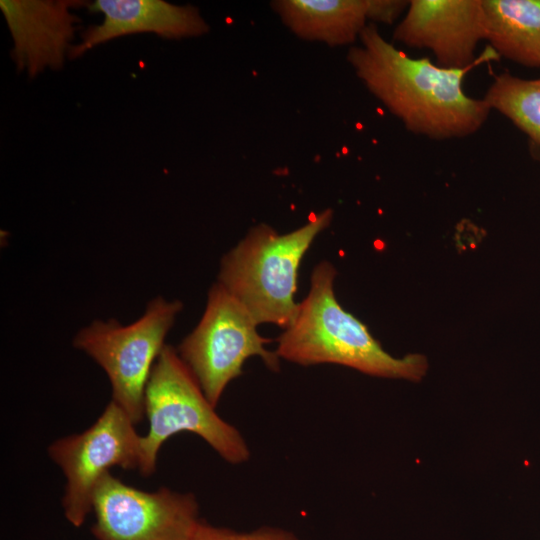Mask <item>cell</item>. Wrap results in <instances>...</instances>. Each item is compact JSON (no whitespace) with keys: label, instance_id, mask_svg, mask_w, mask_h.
<instances>
[{"label":"cell","instance_id":"6da1fadb","mask_svg":"<svg viewBox=\"0 0 540 540\" xmlns=\"http://www.w3.org/2000/svg\"><path fill=\"white\" fill-rule=\"evenodd\" d=\"M359 40L348 50V63L408 131L447 140L472 135L486 122L488 104L463 89L466 74L477 64L452 69L428 58H412L388 42L373 23L367 24Z\"/></svg>","mask_w":540,"mask_h":540},{"label":"cell","instance_id":"7a4b0ae2","mask_svg":"<svg viewBox=\"0 0 540 540\" xmlns=\"http://www.w3.org/2000/svg\"><path fill=\"white\" fill-rule=\"evenodd\" d=\"M336 274L328 261L314 268L308 295L277 339L279 358L302 366L333 363L372 376L420 380L428 367L426 358L388 354L367 327L338 303L333 285Z\"/></svg>","mask_w":540,"mask_h":540},{"label":"cell","instance_id":"3957f363","mask_svg":"<svg viewBox=\"0 0 540 540\" xmlns=\"http://www.w3.org/2000/svg\"><path fill=\"white\" fill-rule=\"evenodd\" d=\"M332 217L331 209L323 210L286 234H279L264 223L251 228L222 258L218 283L246 308L257 324L272 323L286 329L299 306L295 293L301 261Z\"/></svg>","mask_w":540,"mask_h":540},{"label":"cell","instance_id":"277c9868","mask_svg":"<svg viewBox=\"0 0 540 540\" xmlns=\"http://www.w3.org/2000/svg\"><path fill=\"white\" fill-rule=\"evenodd\" d=\"M149 429L141 436L139 473L156 471L160 448L171 436L198 435L231 464L248 460L249 448L240 432L223 420L175 348L165 345L151 371L145 390Z\"/></svg>","mask_w":540,"mask_h":540},{"label":"cell","instance_id":"5b68a950","mask_svg":"<svg viewBox=\"0 0 540 540\" xmlns=\"http://www.w3.org/2000/svg\"><path fill=\"white\" fill-rule=\"evenodd\" d=\"M181 310L180 301L157 297L135 322L122 325L115 319L95 320L73 340L76 349L105 371L112 387V401L135 425L145 416V390L151 371Z\"/></svg>","mask_w":540,"mask_h":540},{"label":"cell","instance_id":"8992f818","mask_svg":"<svg viewBox=\"0 0 540 540\" xmlns=\"http://www.w3.org/2000/svg\"><path fill=\"white\" fill-rule=\"evenodd\" d=\"M257 325L220 283L210 288L200 322L176 351L213 406L226 386L242 374L248 358L258 356L270 370L279 369L280 358L266 349L271 341L258 333Z\"/></svg>","mask_w":540,"mask_h":540},{"label":"cell","instance_id":"52a82bcc","mask_svg":"<svg viewBox=\"0 0 540 540\" xmlns=\"http://www.w3.org/2000/svg\"><path fill=\"white\" fill-rule=\"evenodd\" d=\"M48 454L65 476V518L80 527L92 512L97 485L112 467L139 470L141 435L126 412L111 400L93 425L55 440Z\"/></svg>","mask_w":540,"mask_h":540},{"label":"cell","instance_id":"ba28073f","mask_svg":"<svg viewBox=\"0 0 540 540\" xmlns=\"http://www.w3.org/2000/svg\"><path fill=\"white\" fill-rule=\"evenodd\" d=\"M92 512L97 540H192L202 520L195 495L140 490L110 472L97 485Z\"/></svg>","mask_w":540,"mask_h":540},{"label":"cell","instance_id":"9c48e42d","mask_svg":"<svg viewBox=\"0 0 540 540\" xmlns=\"http://www.w3.org/2000/svg\"><path fill=\"white\" fill-rule=\"evenodd\" d=\"M393 39L430 50L444 68L463 69L499 58L491 47L479 59L475 56L485 40L482 0H411Z\"/></svg>","mask_w":540,"mask_h":540},{"label":"cell","instance_id":"30bf717a","mask_svg":"<svg viewBox=\"0 0 540 540\" xmlns=\"http://www.w3.org/2000/svg\"><path fill=\"white\" fill-rule=\"evenodd\" d=\"M83 0H1L10 31L11 57L18 71L33 78L47 68L61 69L81 22L73 11L88 6Z\"/></svg>","mask_w":540,"mask_h":540},{"label":"cell","instance_id":"8fae6325","mask_svg":"<svg viewBox=\"0 0 540 540\" xmlns=\"http://www.w3.org/2000/svg\"><path fill=\"white\" fill-rule=\"evenodd\" d=\"M90 12L104 15L98 25L89 26L81 41L71 47L68 59L82 56L89 49L112 39L136 33H155L166 39L199 37L209 25L193 5H176L163 0H96Z\"/></svg>","mask_w":540,"mask_h":540},{"label":"cell","instance_id":"7c38bea8","mask_svg":"<svg viewBox=\"0 0 540 540\" xmlns=\"http://www.w3.org/2000/svg\"><path fill=\"white\" fill-rule=\"evenodd\" d=\"M272 10L297 37L330 47L351 45L367 26V0H275Z\"/></svg>","mask_w":540,"mask_h":540},{"label":"cell","instance_id":"4fadbf2b","mask_svg":"<svg viewBox=\"0 0 540 540\" xmlns=\"http://www.w3.org/2000/svg\"><path fill=\"white\" fill-rule=\"evenodd\" d=\"M485 40L500 57L540 67V0H482Z\"/></svg>","mask_w":540,"mask_h":540},{"label":"cell","instance_id":"5bb4252c","mask_svg":"<svg viewBox=\"0 0 540 540\" xmlns=\"http://www.w3.org/2000/svg\"><path fill=\"white\" fill-rule=\"evenodd\" d=\"M540 145V78L527 80L509 73L494 78L483 98Z\"/></svg>","mask_w":540,"mask_h":540},{"label":"cell","instance_id":"9a60e30c","mask_svg":"<svg viewBox=\"0 0 540 540\" xmlns=\"http://www.w3.org/2000/svg\"><path fill=\"white\" fill-rule=\"evenodd\" d=\"M192 540H300L292 532L277 527H260L248 532L211 525L204 520Z\"/></svg>","mask_w":540,"mask_h":540},{"label":"cell","instance_id":"2e32d148","mask_svg":"<svg viewBox=\"0 0 540 540\" xmlns=\"http://www.w3.org/2000/svg\"><path fill=\"white\" fill-rule=\"evenodd\" d=\"M409 3L406 0H367V20L373 24H392L407 11Z\"/></svg>","mask_w":540,"mask_h":540}]
</instances>
